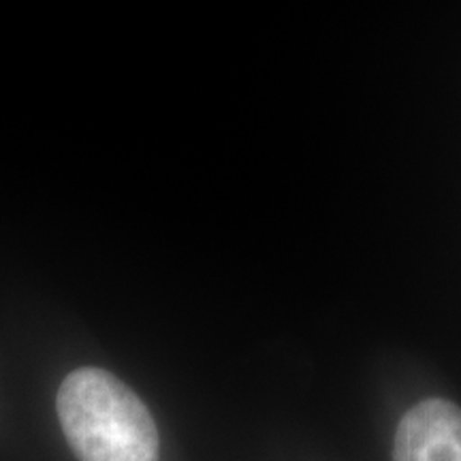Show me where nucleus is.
Instances as JSON below:
<instances>
[{
    "mask_svg": "<svg viewBox=\"0 0 461 461\" xmlns=\"http://www.w3.org/2000/svg\"><path fill=\"white\" fill-rule=\"evenodd\" d=\"M393 461H461V408L431 397L403 414L395 431Z\"/></svg>",
    "mask_w": 461,
    "mask_h": 461,
    "instance_id": "nucleus-2",
    "label": "nucleus"
},
{
    "mask_svg": "<svg viewBox=\"0 0 461 461\" xmlns=\"http://www.w3.org/2000/svg\"><path fill=\"white\" fill-rule=\"evenodd\" d=\"M56 411L79 461H158V429L140 397L99 367L62 380Z\"/></svg>",
    "mask_w": 461,
    "mask_h": 461,
    "instance_id": "nucleus-1",
    "label": "nucleus"
}]
</instances>
